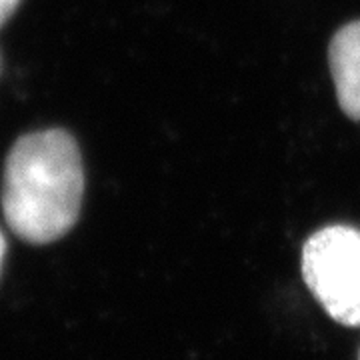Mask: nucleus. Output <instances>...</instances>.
Listing matches in <instances>:
<instances>
[{
    "label": "nucleus",
    "instance_id": "1",
    "mask_svg": "<svg viewBox=\"0 0 360 360\" xmlns=\"http://www.w3.org/2000/svg\"><path fill=\"white\" fill-rule=\"evenodd\" d=\"M84 193L77 141L65 130L30 132L6 156L2 210L26 243H54L75 226Z\"/></svg>",
    "mask_w": 360,
    "mask_h": 360
},
{
    "label": "nucleus",
    "instance_id": "2",
    "mask_svg": "<svg viewBox=\"0 0 360 360\" xmlns=\"http://www.w3.org/2000/svg\"><path fill=\"white\" fill-rule=\"evenodd\" d=\"M302 278L336 322L360 326V231L333 224L302 248Z\"/></svg>",
    "mask_w": 360,
    "mask_h": 360
},
{
    "label": "nucleus",
    "instance_id": "3",
    "mask_svg": "<svg viewBox=\"0 0 360 360\" xmlns=\"http://www.w3.org/2000/svg\"><path fill=\"white\" fill-rule=\"evenodd\" d=\"M328 63L340 108L348 118L360 120V20L342 26L333 37Z\"/></svg>",
    "mask_w": 360,
    "mask_h": 360
},
{
    "label": "nucleus",
    "instance_id": "4",
    "mask_svg": "<svg viewBox=\"0 0 360 360\" xmlns=\"http://www.w3.org/2000/svg\"><path fill=\"white\" fill-rule=\"evenodd\" d=\"M18 2L20 0H0V26L4 25L13 13L16 11V6H18Z\"/></svg>",
    "mask_w": 360,
    "mask_h": 360
},
{
    "label": "nucleus",
    "instance_id": "5",
    "mask_svg": "<svg viewBox=\"0 0 360 360\" xmlns=\"http://www.w3.org/2000/svg\"><path fill=\"white\" fill-rule=\"evenodd\" d=\"M4 255H6V240H4V234L0 232V269H2V262H4Z\"/></svg>",
    "mask_w": 360,
    "mask_h": 360
}]
</instances>
